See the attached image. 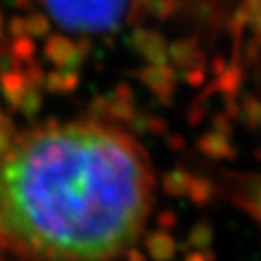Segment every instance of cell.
Instances as JSON below:
<instances>
[{"label":"cell","instance_id":"obj_5","mask_svg":"<svg viewBox=\"0 0 261 261\" xmlns=\"http://www.w3.org/2000/svg\"><path fill=\"white\" fill-rule=\"evenodd\" d=\"M24 25H25L24 18H20V16H15V18L11 20V31H13V33H20V31H24Z\"/></svg>","mask_w":261,"mask_h":261},{"label":"cell","instance_id":"obj_3","mask_svg":"<svg viewBox=\"0 0 261 261\" xmlns=\"http://www.w3.org/2000/svg\"><path fill=\"white\" fill-rule=\"evenodd\" d=\"M250 211H252L254 218H256L261 227V178L256 184V187H254L252 196H250Z\"/></svg>","mask_w":261,"mask_h":261},{"label":"cell","instance_id":"obj_1","mask_svg":"<svg viewBox=\"0 0 261 261\" xmlns=\"http://www.w3.org/2000/svg\"><path fill=\"white\" fill-rule=\"evenodd\" d=\"M152 200L143 147L107 123H49L0 152V243L25 261H114Z\"/></svg>","mask_w":261,"mask_h":261},{"label":"cell","instance_id":"obj_6","mask_svg":"<svg viewBox=\"0 0 261 261\" xmlns=\"http://www.w3.org/2000/svg\"><path fill=\"white\" fill-rule=\"evenodd\" d=\"M151 4V0H133V4L130 6H136V8H142V9H147Z\"/></svg>","mask_w":261,"mask_h":261},{"label":"cell","instance_id":"obj_2","mask_svg":"<svg viewBox=\"0 0 261 261\" xmlns=\"http://www.w3.org/2000/svg\"><path fill=\"white\" fill-rule=\"evenodd\" d=\"M60 28L74 33L113 31L122 22L127 0H40Z\"/></svg>","mask_w":261,"mask_h":261},{"label":"cell","instance_id":"obj_4","mask_svg":"<svg viewBox=\"0 0 261 261\" xmlns=\"http://www.w3.org/2000/svg\"><path fill=\"white\" fill-rule=\"evenodd\" d=\"M28 24H29V28H31V31L35 33V35H44V33H47V28H49L47 18H45L44 15H40V13L33 15L31 18H29Z\"/></svg>","mask_w":261,"mask_h":261}]
</instances>
